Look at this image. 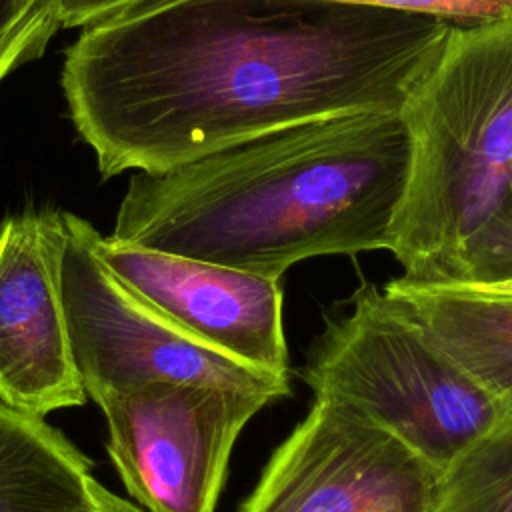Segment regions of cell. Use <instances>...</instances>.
Returning a JSON list of instances; mask_svg holds the SVG:
<instances>
[{
    "instance_id": "1",
    "label": "cell",
    "mask_w": 512,
    "mask_h": 512,
    "mask_svg": "<svg viewBox=\"0 0 512 512\" xmlns=\"http://www.w3.org/2000/svg\"><path fill=\"white\" fill-rule=\"evenodd\" d=\"M450 22L326 0H136L62 64L102 178L166 172L324 118L398 112Z\"/></svg>"
},
{
    "instance_id": "2",
    "label": "cell",
    "mask_w": 512,
    "mask_h": 512,
    "mask_svg": "<svg viewBox=\"0 0 512 512\" xmlns=\"http://www.w3.org/2000/svg\"><path fill=\"white\" fill-rule=\"evenodd\" d=\"M406 166L398 112L304 122L136 172L108 238L280 282L314 256L388 250Z\"/></svg>"
},
{
    "instance_id": "3",
    "label": "cell",
    "mask_w": 512,
    "mask_h": 512,
    "mask_svg": "<svg viewBox=\"0 0 512 512\" xmlns=\"http://www.w3.org/2000/svg\"><path fill=\"white\" fill-rule=\"evenodd\" d=\"M398 118L408 166L388 252L404 278L438 282L512 190V18L450 22Z\"/></svg>"
},
{
    "instance_id": "4",
    "label": "cell",
    "mask_w": 512,
    "mask_h": 512,
    "mask_svg": "<svg viewBox=\"0 0 512 512\" xmlns=\"http://www.w3.org/2000/svg\"><path fill=\"white\" fill-rule=\"evenodd\" d=\"M302 378L316 398L350 406L440 472L510 416L374 284L326 322Z\"/></svg>"
},
{
    "instance_id": "5",
    "label": "cell",
    "mask_w": 512,
    "mask_h": 512,
    "mask_svg": "<svg viewBox=\"0 0 512 512\" xmlns=\"http://www.w3.org/2000/svg\"><path fill=\"white\" fill-rule=\"evenodd\" d=\"M102 234L84 218L56 210V276L74 362L96 404L150 382H200L278 400L288 376L242 364L184 332L100 258Z\"/></svg>"
},
{
    "instance_id": "6",
    "label": "cell",
    "mask_w": 512,
    "mask_h": 512,
    "mask_svg": "<svg viewBox=\"0 0 512 512\" xmlns=\"http://www.w3.org/2000/svg\"><path fill=\"white\" fill-rule=\"evenodd\" d=\"M272 400L200 382H150L104 396L106 450L144 512H214L232 448Z\"/></svg>"
},
{
    "instance_id": "7",
    "label": "cell",
    "mask_w": 512,
    "mask_h": 512,
    "mask_svg": "<svg viewBox=\"0 0 512 512\" xmlns=\"http://www.w3.org/2000/svg\"><path fill=\"white\" fill-rule=\"evenodd\" d=\"M440 474L380 424L316 398L240 512H432Z\"/></svg>"
},
{
    "instance_id": "8",
    "label": "cell",
    "mask_w": 512,
    "mask_h": 512,
    "mask_svg": "<svg viewBox=\"0 0 512 512\" xmlns=\"http://www.w3.org/2000/svg\"><path fill=\"white\" fill-rule=\"evenodd\" d=\"M56 210L28 208L0 224V400L48 416L82 406L56 276Z\"/></svg>"
},
{
    "instance_id": "9",
    "label": "cell",
    "mask_w": 512,
    "mask_h": 512,
    "mask_svg": "<svg viewBox=\"0 0 512 512\" xmlns=\"http://www.w3.org/2000/svg\"><path fill=\"white\" fill-rule=\"evenodd\" d=\"M104 264L202 344L264 372L288 376L278 280L98 238Z\"/></svg>"
},
{
    "instance_id": "10",
    "label": "cell",
    "mask_w": 512,
    "mask_h": 512,
    "mask_svg": "<svg viewBox=\"0 0 512 512\" xmlns=\"http://www.w3.org/2000/svg\"><path fill=\"white\" fill-rule=\"evenodd\" d=\"M382 292L512 414V278L474 284L398 276Z\"/></svg>"
},
{
    "instance_id": "11",
    "label": "cell",
    "mask_w": 512,
    "mask_h": 512,
    "mask_svg": "<svg viewBox=\"0 0 512 512\" xmlns=\"http://www.w3.org/2000/svg\"><path fill=\"white\" fill-rule=\"evenodd\" d=\"M0 512H144L92 474L90 458L42 416L0 400Z\"/></svg>"
},
{
    "instance_id": "12",
    "label": "cell",
    "mask_w": 512,
    "mask_h": 512,
    "mask_svg": "<svg viewBox=\"0 0 512 512\" xmlns=\"http://www.w3.org/2000/svg\"><path fill=\"white\" fill-rule=\"evenodd\" d=\"M432 512H512V414L442 470Z\"/></svg>"
},
{
    "instance_id": "13",
    "label": "cell",
    "mask_w": 512,
    "mask_h": 512,
    "mask_svg": "<svg viewBox=\"0 0 512 512\" xmlns=\"http://www.w3.org/2000/svg\"><path fill=\"white\" fill-rule=\"evenodd\" d=\"M60 28L54 0H0V84L42 56Z\"/></svg>"
},
{
    "instance_id": "14",
    "label": "cell",
    "mask_w": 512,
    "mask_h": 512,
    "mask_svg": "<svg viewBox=\"0 0 512 512\" xmlns=\"http://www.w3.org/2000/svg\"><path fill=\"white\" fill-rule=\"evenodd\" d=\"M512 278V190L490 222L460 250L444 280L496 284Z\"/></svg>"
},
{
    "instance_id": "15",
    "label": "cell",
    "mask_w": 512,
    "mask_h": 512,
    "mask_svg": "<svg viewBox=\"0 0 512 512\" xmlns=\"http://www.w3.org/2000/svg\"><path fill=\"white\" fill-rule=\"evenodd\" d=\"M338 4L434 16L448 22H478L512 18V0H326Z\"/></svg>"
},
{
    "instance_id": "16",
    "label": "cell",
    "mask_w": 512,
    "mask_h": 512,
    "mask_svg": "<svg viewBox=\"0 0 512 512\" xmlns=\"http://www.w3.org/2000/svg\"><path fill=\"white\" fill-rule=\"evenodd\" d=\"M136 0H54L62 28H84L86 24L112 14Z\"/></svg>"
}]
</instances>
